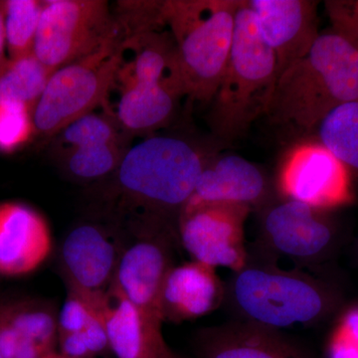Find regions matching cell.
I'll return each instance as SVG.
<instances>
[{
	"label": "cell",
	"mask_w": 358,
	"mask_h": 358,
	"mask_svg": "<svg viewBox=\"0 0 358 358\" xmlns=\"http://www.w3.org/2000/svg\"><path fill=\"white\" fill-rule=\"evenodd\" d=\"M206 159L189 143L152 136L129 148L103 188L106 221L129 239L178 238V220Z\"/></svg>",
	"instance_id": "1"
},
{
	"label": "cell",
	"mask_w": 358,
	"mask_h": 358,
	"mask_svg": "<svg viewBox=\"0 0 358 358\" xmlns=\"http://www.w3.org/2000/svg\"><path fill=\"white\" fill-rule=\"evenodd\" d=\"M358 101V48L333 29L278 78L266 114L277 128L315 131L331 110Z\"/></svg>",
	"instance_id": "2"
},
{
	"label": "cell",
	"mask_w": 358,
	"mask_h": 358,
	"mask_svg": "<svg viewBox=\"0 0 358 358\" xmlns=\"http://www.w3.org/2000/svg\"><path fill=\"white\" fill-rule=\"evenodd\" d=\"M225 300L238 320L280 331L322 322L338 310L343 296L334 285L301 271L249 258L226 285Z\"/></svg>",
	"instance_id": "3"
},
{
	"label": "cell",
	"mask_w": 358,
	"mask_h": 358,
	"mask_svg": "<svg viewBox=\"0 0 358 358\" xmlns=\"http://www.w3.org/2000/svg\"><path fill=\"white\" fill-rule=\"evenodd\" d=\"M274 52L261 36L246 0L238 9L229 58L207 115L212 133L235 141L266 117L275 83Z\"/></svg>",
	"instance_id": "4"
},
{
	"label": "cell",
	"mask_w": 358,
	"mask_h": 358,
	"mask_svg": "<svg viewBox=\"0 0 358 358\" xmlns=\"http://www.w3.org/2000/svg\"><path fill=\"white\" fill-rule=\"evenodd\" d=\"M243 0H166L162 20L173 35L185 95L210 105L227 64Z\"/></svg>",
	"instance_id": "5"
},
{
	"label": "cell",
	"mask_w": 358,
	"mask_h": 358,
	"mask_svg": "<svg viewBox=\"0 0 358 358\" xmlns=\"http://www.w3.org/2000/svg\"><path fill=\"white\" fill-rule=\"evenodd\" d=\"M124 35L119 22L117 31L98 50L55 70L33 110L35 131L54 136L96 108L106 109Z\"/></svg>",
	"instance_id": "6"
},
{
	"label": "cell",
	"mask_w": 358,
	"mask_h": 358,
	"mask_svg": "<svg viewBox=\"0 0 358 358\" xmlns=\"http://www.w3.org/2000/svg\"><path fill=\"white\" fill-rule=\"evenodd\" d=\"M117 29L119 21L108 1H43L33 53L57 70L98 50Z\"/></svg>",
	"instance_id": "7"
},
{
	"label": "cell",
	"mask_w": 358,
	"mask_h": 358,
	"mask_svg": "<svg viewBox=\"0 0 358 358\" xmlns=\"http://www.w3.org/2000/svg\"><path fill=\"white\" fill-rule=\"evenodd\" d=\"M343 228L334 210L282 199L262 210L261 244L271 256H281L301 265L326 261L343 242Z\"/></svg>",
	"instance_id": "8"
},
{
	"label": "cell",
	"mask_w": 358,
	"mask_h": 358,
	"mask_svg": "<svg viewBox=\"0 0 358 358\" xmlns=\"http://www.w3.org/2000/svg\"><path fill=\"white\" fill-rule=\"evenodd\" d=\"M251 211L229 202L186 203L179 216V240L193 261L238 272L249 259L245 225Z\"/></svg>",
	"instance_id": "9"
},
{
	"label": "cell",
	"mask_w": 358,
	"mask_h": 358,
	"mask_svg": "<svg viewBox=\"0 0 358 358\" xmlns=\"http://www.w3.org/2000/svg\"><path fill=\"white\" fill-rule=\"evenodd\" d=\"M352 174L319 141L289 150L278 173L282 199L324 210H334L352 199Z\"/></svg>",
	"instance_id": "10"
},
{
	"label": "cell",
	"mask_w": 358,
	"mask_h": 358,
	"mask_svg": "<svg viewBox=\"0 0 358 358\" xmlns=\"http://www.w3.org/2000/svg\"><path fill=\"white\" fill-rule=\"evenodd\" d=\"M131 239L114 224L88 221L66 235L61 261L67 282L90 292H105L115 279Z\"/></svg>",
	"instance_id": "11"
},
{
	"label": "cell",
	"mask_w": 358,
	"mask_h": 358,
	"mask_svg": "<svg viewBox=\"0 0 358 358\" xmlns=\"http://www.w3.org/2000/svg\"><path fill=\"white\" fill-rule=\"evenodd\" d=\"M246 3L261 36L274 52L279 78L310 51L319 37V1L246 0Z\"/></svg>",
	"instance_id": "12"
},
{
	"label": "cell",
	"mask_w": 358,
	"mask_h": 358,
	"mask_svg": "<svg viewBox=\"0 0 358 358\" xmlns=\"http://www.w3.org/2000/svg\"><path fill=\"white\" fill-rule=\"evenodd\" d=\"M167 237L133 239L122 252L113 284L134 307L162 324V288L173 267L171 244Z\"/></svg>",
	"instance_id": "13"
},
{
	"label": "cell",
	"mask_w": 358,
	"mask_h": 358,
	"mask_svg": "<svg viewBox=\"0 0 358 358\" xmlns=\"http://www.w3.org/2000/svg\"><path fill=\"white\" fill-rule=\"evenodd\" d=\"M197 202H229L262 211L274 201L266 174L244 157L227 155L205 162L187 203Z\"/></svg>",
	"instance_id": "14"
},
{
	"label": "cell",
	"mask_w": 358,
	"mask_h": 358,
	"mask_svg": "<svg viewBox=\"0 0 358 358\" xmlns=\"http://www.w3.org/2000/svg\"><path fill=\"white\" fill-rule=\"evenodd\" d=\"M51 250L50 228L41 214L22 203L0 204V275L30 274Z\"/></svg>",
	"instance_id": "15"
},
{
	"label": "cell",
	"mask_w": 358,
	"mask_h": 358,
	"mask_svg": "<svg viewBox=\"0 0 358 358\" xmlns=\"http://www.w3.org/2000/svg\"><path fill=\"white\" fill-rule=\"evenodd\" d=\"M58 313L51 303L22 300L0 303V350L3 358H42L55 352Z\"/></svg>",
	"instance_id": "16"
},
{
	"label": "cell",
	"mask_w": 358,
	"mask_h": 358,
	"mask_svg": "<svg viewBox=\"0 0 358 358\" xmlns=\"http://www.w3.org/2000/svg\"><path fill=\"white\" fill-rule=\"evenodd\" d=\"M195 348L199 358H308L279 331L241 320L201 329Z\"/></svg>",
	"instance_id": "17"
},
{
	"label": "cell",
	"mask_w": 358,
	"mask_h": 358,
	"mask_svg": "<svg viewBox=\"0 0 358 358\" xmlns=\"http://www.w3.org/2000/svg\"><path fill=\"white\" fill-rule=\"evenodd\" d=\"M225 285L215 268L192 261L171 268L162 288V319L173 322L199 319L220 307Z\"/></svg>",
	"instance_id": "18"
},
{
	"label": "cell",
	"mask_w": 358,
	"mask_h": 358,
	"mask_svg": "<svg viewBox=\"0 0 358 358\" xmlns=\"http://www.w3.org/2000/svg\"><path fill=\"white\" fill-rule=\"evenodd\" d=\"M103 312L110 350L117 358H169L162 324L129 303L114 284L103 293Z\"/></svg>",
	"instance_id": "19"
},
{
	"label": "cell",
	"mask_w": 358,
	"mask_h": 358,
	"mask_svg": "<svg viewBox=\"0 0 358 358\" xmlns=\"http://www.w3.org/2000/svg\"><path fill=\"white\" fill-rule=\"evenodd\" d=\"M113 92L117 100L110 115L127 134H148L166 126L185 96L180 87L148 81L114 83Z\"/></svg>",
	"instance_id": "20"
},
{
	"label": "cell",
	"mask_w": 358,
	"mask_h": 358,
	"mask_svg": "<svg viewBox=\"0 0 358 358\" xmlns=\"http://www.w3.org/2000/svg\"><path fill=\"white\" fill-rule=\"evenodd\" d=\"M54 72L34 53L6 60L0 69V103H22L33 112Z\"/></svg>",
	"instance_id": "21"
},
{
	"label": "cell",
	"mask_w": 358,
	"mask_h": 358,
	"mask_svg": "<svg viewBox=\"0 0 358 358\" xmlns=\"http://www.w3.org/2000/svg\"><path fill=\"white\" fill-rule=\"evenodd\" d=\"M315 131L317 141L358 178V101L331 110Z\"/></svg>",
	"instance_id": "22"
},
{
	"label": "cell",
	"mask_w": 358,
	"mask_h": 358,
	"mask_svg": "<svg viewBox=\"0 0 358 358\" xmlns=\"http://www.w3.org/2000/svg\"><path fill=\"white\" fill-rule=\"evenodd\" d=\"M128 150L124 141L72 148L65 159L66 169L83 182L103 181L115 173Z\"/></svg>",
	"instance_id": "23"
},
{
	"label": "cell",
	"mask_w": 358,
	"mask_h": 358,
	"mask_svg": "<svg viewBox=\"0 0 358 358\" xmlns=\"http://www.w3.org/2000/svg\"><path fill=\"white\" fill-rule=\"evenodd\" d=\"M43 1H3L4 27L9 59L29 55L34 50Z\"/></svg>",
	"instance_id": "24"
},
{
	"label": "cell",
	"mask_w": 358,
	"mask_h": 358,
	"mask_svg": "<svg viewBox=\"0 0 358 358\" xmlns=\"http://www.w3.org/2000/svg\"><path fill=\"white\" fill-rule=\"evenodd\" d=\"M119 128L110 115L93 112L73 122L58 134L69 150L87 145L124 141L119 133Z\"/></svg>",
	"instance_id": "25"
},
{
	"label": "cell",
	"mask_w": 358,
	"mask_h": 358,
	"mask_svg": "<svg viewBox=\"0 0 358 358\" xmlns=\"http://www.w3.org/2000/svg\"><path fill=\"white\" fill-rule=\"evenodd\" d=\"M35 131L33 112L18 103H0V150L10 152L24 145Z\"/></svg>",
	"instance_id": "26"
},
{
	"label": "cell",
	"mask_w": 358,
	"mask_h": 358,
	"mask_svg": "<svg viewBox=\"0 0 358 358\" xmlns=\"http://www.w3.org/2000/svg\"><path fill=\"white\" fill-rule=\"evenodd\" d=\"M331 29L358 48V0H327Z\"/></svg>",
	"instance_id": "27"
},
{
	"label": "cell",
	"mask_w": 358,
	"mask_h": 358,
	"mask_svg": "<svg viewBox=\"0 0 358 358\" xmlns=\"http://www.w3.org/2000/svg\"><path fill=\"white\" fill-rule=\"evenodd\" d=\"M341 317L331 343V358H358V308Z\"/></svg>",
	"instance_id": "28"
},
{
	"label": "cell",
	"mask_w": 358,
	"mask_h": 358,
	"mask_svg": "<svg viewBox=\"0 0 358 358\" xmlns=\"http://www.w3.org/2000/svg\"><path fill=\"white\" fill-rule=\"evenodd\" d=\"M6 27H4V9L3 1L0 2V69L6 62L4 51H6Z\"/></svg>",
	"instance_id": "29"
},
{
	"label": "cell",
	"mask_w": 358,
	"mask_h": 358,
	"mask_svg": "<svg viewBox=\"0 0 358 358\" xmlns=\"http://www.w3.org/2000/svg\"><path fill=\"white\" fill-rule=\"evenodd\" d=\"M42 358H72L69 357H66V355H63L62 353L60 352H51L48 353V355H45V357Z\"/></svg>",
	"instance_id": "30"
},
{
	"label": "cell",
	"mask_w": 358,
	"mask_h": 358,
	"mask_svg": "<svg viewBox=\"0 0 358 358\" xmlns=\"http://www.w3.org/2000/svg\"><path fill=\"white\" fill-rule=\"evenodd\" d=\"M169 358H181L178 357V355H176V353L171 352V357Z\"/></svg>",
	"instance_id": "31"
},
{
	"label": "cell",
	"mask_w": 358,
	"mask_h": 358,
	"mask_svg": "<svg viewBox=\"0 0 358 358\" xmlns=\"http://www.w3.org/2000/svg\"><path fill=\"white\" fill-rule=\"evenodd\" d=\"M0 358H3V357H2L1 350H0Z\"/></svg>",
	"instance_id": "32"
}]
</instances>
